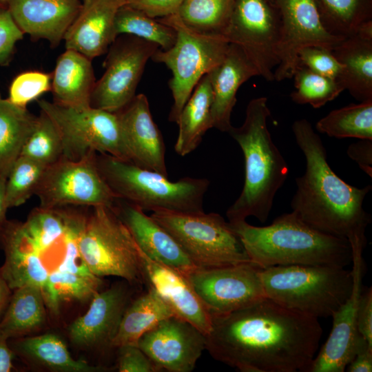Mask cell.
Returning a JSON list of instances; mask_svg holds the SVG:
<instances>
[{"instance_id":"30bf717a","label":"cell","mask_w":372,"mask_h":372,"mask_svg":"<svg viewBox=\"0 0 372 372\" xmlns=\"http://www.w3.org/2000/svg\"><path fill=\"white\" fill-rule=\"evenodd\" d=\"M38 105L59 132L63 158L76 161L95 152L131 162L117 112L76 108L44 99Z\"/></svg>"},{"instance_id":"db71d44e","label":"cell","mask_w":372,"mask_h":372,"mask_svg":"<svg viewBox=\"0 0 372 372\" xmlns=\"http://www.w3.org/2000/svg\"><path fill=\"white\" fill-rule=\"evenodd\" d=\"M82 2H85V1H87L88 0H81Z\"/></svg>"},{"instance_id":"74e56055","label":"cell","mask_w":372,"mask_h":372,"mask_svg":"<svg viewBox=\"0 0 372 372\" xmlns=\"http://www.w3.org/2000/svg\"><path fill=\"white\" fill-rule=\"evenodd\" d=\"M293 77L296 90L291 94V100L298 104H309L313 108L322 107L344 90L340 82L301 64H298Z\"/></svg>"},{"instance_id":"f546056e","label":"cell","mask_w":372,"mask_h":372,"mask_svg":"<svg viewBox=\"0 0 372 372\" xmlns=\"http://www.w3.org/2000/svg\"><path fill=\"white\" fill-rule=\"evenodd\" d=\"M37 121L26 107L0 100V177L6 178Z\"/></svg>"},{"instance_id":"b9f144b4","label":"cell","mask_w":372,"mask_h":372,"mask_svg":"<svg viewBox=\"0 0 372 372\" xmlns=\"http://www.w3.org/2000/svg\"><path fill=\"white\" fill-rule=\"evenodd\" d=\"M298 61L310 70L341 83L344 66L331 50L319 46H307L299 51Z\"/></svg>"},{"instance_id":"4dcf8cb0","label":"cell","mask_w":372,"mask_h":372,"mask_svg":"<svg viewBox=\"0 0 372 372\" xmlns=\"http://www.w3.org/2000/svg\"><path fill=\"white\" fill-rule=\"evenodd\" d=\"M45 305L41 287L26 285L14 289L0 320V330L10 339L41 327L45 320Z\"/></svg>"},{"instance_id":"ac0fdd59","label":"cell","mask_w":372,"mask_h":372,"mask_svg":"<svg viewBox=\"0 0 372 372\" xmlns=\"http://www.w3.org/2000/svg\"><path fill=\"white\" fill-rule=\"evenodd\" d=\"M132 286L123 280L97 292L87 312L70 325L72 342L80 347L112 348L123 313L133 298Z\"/></svg>"},{"instance_id":"cb8c5ba5","label":"cell","mask_w":372,"mask_h":372,"mask_svg":"<svg viewBox=\"0 0 372 372\" xmlns=\"http://www.w3.org/2000/svg\"><path fill=\"white\" fill-rule=\"evenodd\" d=\"M207 74L213 91L212 127L228 132L232 127L231 115L239 87L259 73L243 50L229 43L224 59Z\"/></svg>"},{"instance_id":"f5cc1de1","label":"cell","mask_w":372,"mask_h":372,"mask_svg":"<svg viewBox=\"0 0 372 372\" xmlns=\"http://www.w3.org/2000/svg\"><path fill=\"white\" fill-rule=\"evenodd\" d=\"M7 0H0V8H6Z\"/></svg>"},{"instance_id":"e575fe53","label":"cell","mask_w":372,"mask_h":372,"mask_svg":"<svg viewBox=\"0 0 372 372\" xmlns=\"http://www.w3.org/2000/svg\"><path fill=\"white\" fill-rule=\"evenodd\" d=\"M316 127L331 137L372 140V100L334 110L320 119Z\"/></svg>"},{"instance_id":"8d00e7d4","label":"cell","mask_w":372,"mask_h":372,"mask_svg":"<svg viewBox=\"0 0 372 372\" xmlns=\"http://www.w3.org/2000/svg\"><path fill=\"white\" fill-rule=\"evenodd\" d=\"M114 29L117 37L134 35L157 44L163 50L171 48L176 39V32L172 27L127 4L117 10Z\"/></svg>"},{"instance_id":"3957f363","label":"cell","mask_w":372,"mask_h":372,"mask_svg":"<svg viewBox=\"0 0 372 372\" xmlns=\"http://www.w3.org/2000/svg\"><path fill=\"white\" fill-rule=\"evenodd\" d=\"M229 223L250 261L262 269L279 265L345 267L352 262L347 239L312 227L293 211L278 216L264 227L251 225L246 220Z\"/></svg>"},{"instance_id":"f6af8a7d","label":"cell","mask_w":372,"mask_h":372,"mask_svg":"<svg viewBox=\"0 0 372 372\" xmlns=\"http://www.w3.org/2000/svg\"><path fill=\"white\" fill-rule=\"evenodd\" d=\"M183 0H125L126 4L158 19L178 12Z\"/></svg>"},{"instance_id":"ffe728a7","label":"cell","mask_w":372,"mask_h":372,"mask_svg":"<svg viewBox=\"0 0 372 372\" xmlns=\"http://www.w3.org/2000/svg\"><path fill=\"white\" fill-rule=\"evenodd\" d=\"M117 113L131 162L167 176L165 143L146 96L136 95Z\"/></svg>"},{"instance_id":"4fadbf2b","label":"cell","mask_w":372,"mask_h":372,"mask_svg":"<svg viewBox=\"0 0 372 372\" xmlns=\"http://www.w3.org/2000/svg\"><path fill=\"white\" fill-rule=\"evenodd\" d=\"M159 46L131 34L118 35L110 46L105 71L96 81L90 107L117 112L136 96L147 61Z\"/></svg>"},{"instance_id":"ee69618b","label":"cell","mask_w":372,"mask_h":372,"mask_svg":"<svg viewBox=\"0 0 372 372\" xmlns=\"http://www.w3.org/2000/svg\"><path fill=\"white\" fill-rule=\"evenodd\" d=\"M23 34L8 8H0V65L9 63L16 43Z\"/></svg>"},{"instance_id":"7bdbcfd3","label":"cell","mask_w":372,"mask_h":372,"mask_svg":"<svg viewBox=\"0 0 372 372\" xmlns=\"http://www.w3.org/2000/svg\"><path fill=\"white\" fill-rule=\"evenodd\" d=\"M116 349V368L119 372L161 371L137 344H126Z\"/></svg>"},{"instance_id":"2e32d148","label":"cell","mask_w":372,"mask_h":372,"mask_svg":"<svg viewBox=\"0 0 372 372\" xmlns=\"http://www.w3.org/2000/svg\"><path fill=\"white\" fill-rule=\"evenodd\" d=\"M353 287L345 302L333 314L331 333L307 372H343L353 359L360 334L357 314L362 292L365 264L362 245L351 246Z\"/></svg>"},{"instance_id":"8fae6325","label":"cell","mask_w":372,"mask_h":372,"mask_svg":"<svg viewBox=\"0 0 372 372\" xmlns=\"http://www.w3.org/2000/svg\"><path fill=\"white\" fill-rule=\"evenodd\" d=\"M92 153L76 161L62 158L48 166L36 189L43 208L113 207L116 200Z\"/></svg>"},{"instance_id":"c3c4849f","label":"cell","mask_w":372,"mask_h":372,"mask_svg":"<svg viewBox=\"0 0 372 372\" xmlns=\"http://www.w3.org/2000/svg\"><path fill=\"white\" fill-rule=\"evenodd\" d=\"M347 153L362 170L372 177V140L360 139L349 146Z\"/></svg>"},{"instance_id":"d4e9b609","label":"cell","mask_w":372,"mask_h":372,"mask_svg":"<svg viewBox=\"0 0 372 372\" xmlns=\"http://www.w3.org/2000/svg\"><path fill=\"white\" fill-rule=\"evenodd\" d=\"M331 52L344 66V90L360 102L372 100V21L345 37Z\"/></svg>"},{"instance_id":"816d5d0a","label":"cell","mask_w":372,"mask_h":372,"mask_svg":"<svg viewBox=\"0 0 372 372\" xmlns=\"http://www.w3.org/2000/svg\"><path fill=\"white\" fill-rule=\"evenodd\" d=\"M6 178L0 177V231L7 222L6 212L8 209L5 199V185Z\"/></svg>"},{"instance_id":"603a6c76","label":"cell","mask_w":372,"mask_h":372,"mask_svg":"<svg viewBox=\"0 0 372 372\" xmlns=\"http://www.w3.org/2000/svg\"><path fill=\"white\" fill-rule=\"evenodd\" d=\"M67 30L65 50L76 51L90 59L107 53L117 35L114 19L125 0H88Z\"/></svg>"},{"instance_id":"8992f818","label":"cell","mask_w":372,"mask_h":372,"mask_svg":"<svg viewBox=\"0 0 372 372\" xmlns=\"http://www.w3.org/2000/svg\"><path fill=\"white\" fill-rule=\"evenodd\" d=\"M266 298L314 317H331L349 297L351 271L332 265H283L261 269Z\"/></svg>"},{"instance_id":"9a60e30c","label":"cell","mask_w":372,"mask_h":372,"mask_svg":"<svg viewBox=\"0 0 372 372\" xmlns=\"http://www.w3.org/2000/svg\"><path fill=\"white\" fill-rule=\"evenodd\" d=\"M261 269L250 262L197 268L185 277L211 313H227L266 298Z\"/></svg>"},{"instance_id":"1f68e13d","label":"cell","mask_w":372,"mask_h":372,"mask_svg":"<svg viewBox=\"0 0 372 372\" xmlns=\"http://www.w3.org/2000/svg\"><path fill=\"white\" fill-rule=\"evenodd\" d=\"M14 348L24 358L55 371L94 372L105 369L83 360H75L63 341L53 333L19 339L14 342Z\"/></svg>"},{"instance_id":"11a10c76","label":"cell","mask_w":372,"mask_h":372,"mask_svg":"<svg viewBox=\"0 0 372 372\" xmlns=\"http://www.w3.org/2000/svg\"><path fill=\"white\" fill-rule=\"evenodd\" d=\"M1 99V96H0V100Z\"/></svg>"},{"instance_id":"d6a6232c","label":"cell","mask_w":372,"mask_h":372,"mask_svg":"<svg viewBox=\"0 0 372 372\" xmlns=\"http://www.w3.org/2000/svg\"><path fill=\"white\" fill-rule=\"evenodd\" d=\"M234 2L235 0H183L176 14L187 27L195 32L225 37Z\"/></svg>"},{"instance_id":"5b68a950","label":"cell","mask_w":372,"mask_h":372,"mask_svg":"<svg viewBox=\"0 0 372 372\" xmlns=\"http://www.w3.org/2000/svg\"><path fill=\"white\" fill-rule=\"evenodd\" d=\"M98 169L117 198L145 211L182 213L204 211L207 178L184 177L172 181L167 176L107 154H96Z\"/></svg>"},{"instance_id":"4316f807","label":"cell","mask_w":372,"mask_h":372,"mask_svg":"<svg viewBox=\"0 0 372 372\" xmlns=\"http://www.w3.org/2000/svg\"><path fill=\"white\" fill-rule=\"evenodd\" d=\"M0 243L5 254V261L0 269L10 289L26 285L42 289L50 272L42 257L23 242L12 221L7 220L0 231Z\"/></svg>"},{"instance_id":"681fc988","label":"cell","mask_w":372,"mask_h":372,"mask_svg":"<svg viewBox=\"0 0 372 372\" xmlns=\"http://www.w3.org/2000/svg\"><path fill=\"white\" fill-rule=\"evenodd\" d=\"M8 340L0 330V372H10L13 369V352L8 346Z\"/></svg>"},{"instance_id":"6da1fadb","label":"cell","mask_w":372,"mask_h":372,"mask_svg":"<svg viewBox=\"0 0 372 372\" xmlns=\"http://www.w3.org/2000/svg\"><path fill=\"white\" fill-rule=\"evenodd\" d=\"M211 319L205 350L241 372H307L322 333L318 318L267 298Z\"/></svg>"},{"instance_id":"277c9868","label":"cell","mask_w":372,"mask_h":372,"mask_svg":"<svg viewBox=\"0 0 372 372\" xmlns=\"http://www.w3.org/2000/svg\"><path fill=\"white\" fill-rule=\"evenodd\" d=\"M270 115L267 99L255 98L247 106L242 125L228 132L240 147L245 166L242 192L226 212L229 223L249 216L266 222L276 194L288 176V165L267 127Z\"/></svg>"},{"instance_id":"836d02e7","label":"cell","mask_w":372,"mask_h":372,"mask_svg":"<svg viewBox=\"0 0 372 372\" xmlns=\"http://www.w3.org/2000/svg\"><path fill=\"white\" fill-rule=\"evenodd\" d=\"M322 21L331 34L347 37L372 21V0H315Z\"/></svg>"},{"instance_id":"7c38bea8","label":"cell","mask_w":372,"mask_h":372,"mask_svg":"<svg viewBox=\"0 0 372 372\" xmlns=\"http://www.w3.org/2000/svg\"><path fill=\"white\" fill-rule=\"evenodd\" d=\"M281 20L273 0H235L225 37L239 46L256 68L259 76L274 81Z\"/></svg>"},{"instance_id":"f907efd6","label":"cell","mask_w":372,"mask_h":372,"mask_svg":"<svg viewBox=\"0 0 372 372\" xmlns=\"http://www.w3.org/2000/svg\"><path fill=\"white\" fill-rule=\"evenodd\" d=\"M12 289L2 276L0 269V320L4 314L10 300Z\"/></svg>"},{"instance_id":"f35d334b","label":"cell","mask_w":372,"mask_h":372,"mask_svg":"<svg viewBox=\"0 0 372 372\" xmlns=\"http://www.w3.org/2000/svg\"><path fill=\"white\" fill-rule=\"evenodd\" d=\"M20 156L45 166L63 158L59 132L52 120L41 110L35 127L23 145Z\"/></svg>"},{"instance_id":"7402d4cb","label":"cell","mask_w":372,"mask_h":372,"mask_svg":"<svg viewBox=\"0 0 372 372\" xmlns=\"http://www.w3.org/2000/svg\"><path fill=\"white\" fill-rule=\"evenodd\" d=\"M81 0H7L6 8L23 32L33 40L57 47L81 11Z\"/></svg>"},{"instance_id":"e0dca14e","label":"cell","mask_w":372,"mask_h":372,"mask_svg":"<svg viewBox=\"0 0 372 372\" xmlns=\"http://www.w3.org/2000/svg\"><path fill=\"white\" fill-rule=\"evenodd\" d=\"M137 346L161 371L190 372L206 349V335L173 316L144 333Z\"/></svg>"},{"instance_id":"484cf974","label":"cell","mask_w":372,"mask_h":372,"mask_svg":"<svg viewBox=\"0 0 372 372\" xmlns=\"http://www.w3.org/2000/svg\"><path fill=\"white\" fill-rule=\"evenodd\" d=\"M51 90L56 103L76 108L90 107L96 79L92 60L72 50L57 59Z\"/></svg>"},{"instance_id":"83f0119b","label":"cell","mask_w":372,"mask_h":372,"mask_svg":"<svg viewBox=\"0 0 372 372\" xmlns=\"http://www.w3.org/2000/svg\"><path fill=\"white\" fill-rule=\"evenodd\" d=\"M213 91L208 74L196 85L176 123L178 134L174 145L176 154L185 156L196 149L205 132L212 127L211 110Z\"/></svg>"},{"instance_id":"d590c367","label":"cell","mask_w":372,"mask_h":372,"mask_svg":"<svg viewBox=\"0 0 372 372\" xmlns=\"http://www.w3.org/2000/svg\"><path fill=\"white\" fill-rule=\"evenodd\" d=\"M101 278L94 275H81L54 269L49 273L42 288L45 303L56 313L63 300H87L100 291Z\"/></svg>"},{"instance_id":"ba28073f","label":"cell","mask_w":372,"mask_h":372,"mask_svg":"<svg viewBox=\"0 0 372 372\" xmlns=\"http://www.w3.org/2000/svg\"><path fill=\"white\" fill-rule=\"evenodd\" d=\"M150 216L173 236L198 268L251 262L232 226L219 214L161 210Z\"/></svg>"},{"instance_id":"7dc6e473","label":"cell","mask_w":372,"mask_h":372,"mask_svg":"<svg viewBox=\"0 0 372 372\" xmlns=\"http://www.w3.org/2000/svg\"><path fill=\"white\" fill-rule=\"evenodd\" d=\"M345 370L348 372L372 371V345L360 335L358 339L353 358Z\"/></svg>"},{"instance_id":"d6986e66","label":"cell","mask_w":372,"mask_h":372,"mask_svg":"<svg viewBox=\"0 0 372 372\" xmlns=\"http://www.w3.org/2000/svg\"><path fill=\"white\" fill-rule=\"evenodd\" d=\"M141 254L145 285L152 289L176 316L189 322L207 335L211 328V313L187 278L179 271L150 259L141 250Z\"/></svg>"},{"instance_id":"52a82bcc","label":"cell","mask_w":372,"mask_h":372,"mask_svg":"<svg viewBox=\"0 0 372 372\" xmlns=\"http://www.w3.org/2000/svg\"><path fill=\"white\" fill-rule=\"evenodd\" d=\"M78 247L96 276H116L134 287L145 285L141 249L112 207H91Z\"/></svg>"},{"instance_id":"44dd1931","label":"cell","mask_w":372,"mask_h":372,"mask_svg":"<svg viewBox=\"0 0 372 372\" xmlns=\"http://www.w3.org/2000/svg\"><path fill=\"white\" fill-rule=\"evenodd\" d=\"M112 207L150 259L185 276L198 268L173 236L143 210L121 198H116Z\"/></svg>"},{"instance_id":"f1b7e54d","label":"cell","mask_w":372,"mask_h":372,"mask_svg":"<svg viewBox=\"0 0 372 372\" xmlns=\"http://www.w3.org/2000/svg\"><path fill=\"white\" fill-rule=\"evenodd\" d=\"M175 316L151 288L132 298L127 307L112 342V348L137 344L139 338L161 321Z\"/></svg>"},{"instance_id":"7a4b0ae2","label":"cell","mask_w":372,"mask_h":372,"mask_svg":"<svg viewBox=\"0 0 372 372\" xmlns=\"http://www.w3.org/2000/svg\"><path fill=\"white\" fill-rule=\"evenodd\" d=\"M292 131L306 159L304 174L296 179L292 211L312 227L347 239L350 245L366 244L371 217L363 203L371 186H352L332 170L322 141L307 119L295 121Z\"/></svg>"},{"instance_id":"60d3db41","label":"cell","mask_w":372,"mask_h":372,"mask_svg":"<svg viewBox=\"0 0 372 372\" xmlns=\"http://www.w3.org/2000/svg\"><path fill=\"white\" fill-rule=\"evenodd\" d=\"M52 75L39 71L19 74L12 82L8 99L22 107L51 90Z\"/></svg>"},{"instance_id":"5bb4252c","label":"cell","mask_w":372,"mask_h":372,"mask_svg":"<svg viewBox=\"0 0 372 372\" xmlns=\"http://www.w3.org/2000/svg\"><path fill=\"white\" fill-rule=\"evenodd\" d=\"M281 20L277 50L279 63L274 81L291 79L299 64L298 52L307 46L332 50L344 38L331 34L324 25L315 0H273Z\"/></svg>"},{"instance_id":"9c48e42d","label":"cell","mask_w":372,"mask_h":372,"mask_svg":"<svg viewBox=\"0 0 372 372\" xmlns=\"http://www.w3.org/2000/svg\"><path fill=\"white\" fill-rule=\"evenodd\" d=\"M157 19L176 32L174 45L167 50L157 49L151 58L154 62L165 64L172 73L168 85L174 103L169 121L176 123L197 83L224 59L229 42L224 36L191 30L176 14Z\"/></svg>"},{"instance_id":"ab89813d","label":"cell","mask_w":372,"mask_h":372,"mask_svg":"<svg viewBox=\"0 0 372 372\" xmlns=\"http://www.w3.org/2000/svg\"><path fill=\"white\" fill-rule=\"evenodd\" d=\"M48 166L20 156L6 180L5 199L8 209L24 204L34 195Z\"/></svg>"},{"instance_id":"bcb514c9","label":"cell","mask_w":372,"mask_h":372,"mask_svg":"<svg viewBox=\"0 0 372 372\" xmlns=\"http://www.w3.org/2000/svg\"><path fill=\"white\" fill-rule=\"evenodd\" d=\"M358 333L372 345V288L362 291L357 314Z\"/></svg>"}]
</instances>
